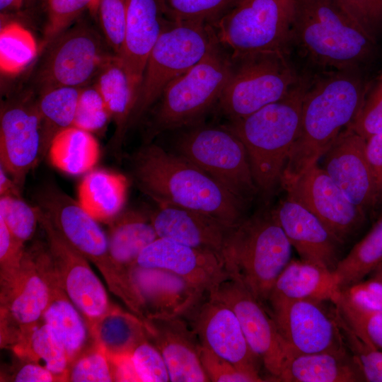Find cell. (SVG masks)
Masks as SVG:
<instances>
[{
	"instance_id": "277c9868",
	"label": "cell",
	"mask_w": 382,
	"mask_h": 382,
	"mask_svg": "<svg viewBox=\"0 0 382 382\" xmlns=\"http://www.w3.org/2000/svg\"><path fill=\"white\" fill-rule=\"evenodd\" d=\"M311 74L283 98L224 125L243 142L258 192L270 199L282 187L284 172L301 127L303 97Z\"/></svg>"
},
{
	"instance_id": "f907efd6",
	"label": "cell",
	"mask_w": 382,
	"mask_h": 382,
	"mask_svg": "<svg viewBox=\"0 0 382 382\" xmlns=\"http://www.w3.org/2000/svg\"><path fill=\"white\" fill-rule=\"evenodd\" d=\"M25 244L17 240L0 219V276L11 275L21 265L25 253Z\"/></svg>"
},
{
	"instance_id": "44dd1931",
	"label": "cell",
	"mask_w": 382,
	"mask_h": 382,
	"mask_svg": "<svg viewBox=\"0 0 382 382\" xmlns=\"http://www.w3.org/2000/svg\"><path fill=\"white\" fill-rule=\"evenodd\" d=\"M136 265L170 271L205 293L228 277L219 255L164 238L150 243L138 257Z\"/></svg>"
},
{
	"instance_id": "d4e9b609",
	"label": "cell",
	"mask_w": 382,
	"mask_h": 382,
	"mask_svg": "<svg viewBox=\"0 0 382 382\" xmlns=\"http://www.w3.org/2000/svg\"><path fill=\"white\" fill-rule=\"evenodd\" d=\"M156 203V209L149 212V215L158 238L208 250L223 259L232 228L197 210L166 202Z\"/></svg>"
},
{
	"instance_id": "f1b7e54d",
	"label": "cell",
	"mask_w": 382,
	"mask_h": 382,
	"mask_svg": "<svg viewBox=\"0 0 382 382\" xmlns=\"http://www.w3.org/2000/svg\"><path fill=\"white\" fill-rule=\"evenodd\" d=\"M277 381H365L359 366L347 349L336 352L299 354L286 361Z\"/></svg>"
},
{
	"instance_id": "30bf717a",
	"label": "cell",
	"mask_w": 382,
	"mask_h": 382,
	"mask_svg": "<svg viewBox=\"0 0 382 382\" xmlns=\"http://www.w3.org/2000/svg\"><path fill=\"white\" fill-rule=\"evenodd\" d=\"M174 149L176 154L203 170L245 204L259 193L246 149L225 125L199 123L188 127L175 138Z\"/></svg>"
},
{
	"instance_id": "5bb4252c",
	"label": "cell",
	"mask_w": 382,
	"mask_h": 382,
	"mask_svg": "<svg viewBox=\"0 0 382 382\" xmlns=\"http://www.w3.org/2000/svg\"><path fill=\"white\" fill-rule=\"evenodd\" d=\"M37 207L39 225L45 233L54 278L91 325L115 306L110 302L89 261L62 238L47 215Z\"/></svg>"
},
{
	"instance_id": "5b68a950",
	"label": "cell",
	"mask_w": 382,
	"mask_h": 382,
	"mask_svg": "<svg viewBox=\"0 0 382 382\" xmlns=\"http://www.w3.org/2000/svg\"><path fill=\"white\" fill-rule=\"evenodd\" d=\"M291 248L274 209L264 208L231 229L223 253L224 267L230 277L265 305L291 261Z\"/></svg>"
},
{
	"instance_id": "9f6ffc18",
	"label": "cell",
	"mask_w": 382,
	"mask_h": 382,
	"mask_svg": "<svg viewBox=\"0 0 382 382\" xmlns=\"http://www.w3.org/2000/svg\"><path fill=\"white\" fill-rule=\"evenodd\" d=\"M21 190L4 168L0 166V197L21 196Z\"/></svg>"
},
{
	"instance_id": "f5cc1de1",
	"label": "cell",
	"mask_w": 382,
	"mask_h": 382,
	"mask_svg": "<svg viewBox=\"0 0 382 382\" xmlns=\"http://www.w3.org/2000/svg\"><path fill=\"white\" fill-rule=\"evenodd\" d=\"M342 291L359 306L382 311V283L380 281L370 277Z\"/></svg>"
},
{
	"instance_id": "8d00e7d4",
	"label": "cell",
	"mask_w": 382,
	"mask_h": 382,
	"mask_svg": "<svg viewBox=\"0 0 382 382\" xmlns=\"http://www.w3.org/2000/svg\"><path fill=\"white\" fill-rule=\"evenodd\" d=\"M382 262V213L369 232L342 257L333 271L345 289L370 275Z\"/></svg>"
},
{
	"instance_id": "816d5d0a",
	"label": "cell",
	"mask_w": 382,
	"mask_h": 382,
	"mask_svg": "<svg viewBox=\"0 0 382 382\" xmlns=\"http://www.w3.org/2000/svg\"><path fill=\"white\" fill-rule=\"evenodd\" d=\"M366 140L382 133V95L374 98H366L354 122L348 127Z\"/></svg>"
},
{
	"instance_id": "4dcf8cb0",
	"label": "cell",
	"mask_w": 382,
	"mask_h": 382,
	"mask_svg": "<svg viewBox=\"0 0 382 382\" xmlns=\"http://www.w3.org/2000/svg\"><path fill=\"white\" fill-rule=\"evenodd\" d=\"M108 225L112 258L119 269L131 278L132 270L141 253L158 238L149 212L122 210Z\"/></svg>"
},
{
	"instance_id": "e575fe53",
	"label": "cell",
	"mask_w": 382,
	"mask_h": 382,
	"mask_svg": "<svg viewBox=\"0 0 382 382\" xmlns=\"http://www.w3.org/2000/svg\"><path fill=\"white\" fill-rule=\"evenodd\" d=\"M81 88L59 86L40 91L36 104L42 120L41 161L54 136L73 126Z\"/></svg>"
},
{
	"instance_id": "3957f363",
	"label": "cell",
	"mask_w": 382,
	"mask_h": 382,
	"mask_svg": "<svg viewBox=\"0 0 382 382\" xmlns=\"http://www.w3.org/2000/svg\"><path fill=\"white\" fill-rule=\"evenodd\" d=\"M375 44L334 0H295L290 54L302 59L308 71L360 70Z\"/></svg>"
},
{
	"instance_id": "603a6c76",
	"label": "cell",
	"mask_w": 382,
	"mask_h": 382,
	"mask_svg": "<svg viewBox=\"0 0 382 382\" xmlns=\"http://www.w3.org/2000/svg\"><path fill=\"white\" fill-rule=\"evenodd\" d=\"M131 278L141 302L142 318L185 316L206 294L163 269L135 265Z\"/></svg>"
},
{
	"instance_id": "ab89813d",
	"label": "cell",
	"mask_w": 382,
	"mask_h": 382,
	"mask_svg": "<svg viewBox=\"0 0 382 382\" xmlns=\"http://www.w3.org/2000/svg\"><path fill=\"white\" fill-rule=\"evenodd\" d=\"M334 304L340 316L359 338L382 350V311L359 306L342 291Z\"/></svg>"
},
{
	"instance_id": "7bdbcfd3",
	"label": "cell",
	"mask_w": 382,
	"mask_h": 382,
	"mask_svg": "<svg viewBox=\"0 0 382 382\" xmlns=\"http://www.w3.org/2000/svg\"><path fill=\"white\" fill-rule=\"evenodd\" d=\"M110 120V113L96 86L81 88L73 126L93 134L103 130Z\"/></svg>"
},
{
	"instance_id": "52a82bcc",
	"label": "cell",
	"mask_w": 382,
	"mask_h": 382,
	"mask_svg": "<svg viewBox=\"0 0 382 382\" xmlns=\"http://www.w3.org/2000/svg\"><path fill=\"white\" fill-rule=\"evenodd\" d=\"M232 69L231 56L218 41L199 62L166 86L155 108L147 143L163 132L200 123L218 103Z\"/></svg>"
},
{
	"instance_id": "f6af8a7d",
	"label": "cell",
	"mask_w": 382,
	"mask_h": 382,
	"mask_svg": "<svg viewBox=\"0 0 382 382\" xmlns=\"http://www.w3.org/2000/svg\"><path fill=\"white\" fill-rule=\"evenodd\" d=\"M337 318L345 342L357 361L365 381L382 382V350L359 338L338 313Z\"/></svg>"
},
{
	"instance_id": "ba28073f",
	"label": "cell",
	"mask_w": 382,
	"mask_h": 382,
	"mask_svg": "<svg viewBox=\"0 0 382 382\" xmlns=\"http://www.w3.org/2000/svg\"><path fill=\"white\" fill-rule=\"evenodd\" d=\"M232 60L231 75L217 103L228 120L245 117L283 98L306 74L285 52L250 53Z\"/></svg>"
},
{
	"instance_id": "bcb514c9",
	"label": "cell",
	"mask_w": 382,
	"mask_h": 382,
	"mask_svg": "<svg viewBox=\"0 0 382 382\" xmlns=\"http://www.w3.org/2000/svg\"><path fill=\"white\" fill-rule=\"evenodd\" d=\"M130 358L139 381H170L165 360L148 337L135 345L130 352Z\"/></svg>"
},
{
	"instance_id": "680465c9",
	"label": "cell",
	"mask_w": 382,
	"mask_h": 382,
	"mask_svg": "<svg viewBox=\"0 0 382 382\" xmlns=\"http://www.w3.org/2000/svg\"><path fill=\"white\" fill-rule=\"evenodd\" d=\"M382 95V74L379 77L378 83L373 91L367 96L369 98H377Z\"/></svg>"
},
{
	"instance_id": "d590c367",
	"label": "cell",
	"mask_w": 382,
	"mask_h": 382,
	"mask_svg": "<svg viewBox=\"0 0 382 382\" xmlns=\"http://www.w3.org/2000/svg\"><path fill=\"white\" fill-rule=\"evenodd\" d=\"M12 349L18 357L35 362L49 370L57 381H66L69 367L67 354L42 320L24 335Z\"/></svg>"
},
{
	"instance_id": "ee69618b",
	"label": "cell",
	"mask_w": 382,
	"mask_h": 382,
	"mask_svg": "<svg viewBox=\"0 0 382 382\" xmlns=\"http://www.w3.org/2000/svg\"><path fill=\"white\" fill-rule=\"evenodd\" d=\"M66 381L72 382L114 381L109 357L96 345L83 353L69 365Z\"/></svg>"
},
{
	"instance_id": "7402d4cb",
	"label": "cell",
	"mask_w": 382,
	"mask_h": 382,
	"mask_svg": "<svg viewBox=\"0 0 382 382\" xmlns=\"http://www.w3.org/2000/svg\"><path fill=\"white\" fill-rule=\"evenodd\" d=\"M149 340L161 352L172 382L209 381L201 363V344L182 316L141 318Z\"/></svg>"
},
{
	"instance_id": "9c48e42d",
	"label": "cell",
	"mask_w": 382,
	"mask_h": 382,
	"mask_svg": "<svg viewBox=\"0 0 382 382\" xmlns=\"http://www.w3.org/2000/svg\"><path fill=\"white\" fill-rule=\"evenodd\" d=\"M218 41L212 25L167 21L148 57L128 129L158 100L172 81L199 62Z\"/></svg>"
},
{
	"instance_id": "db71d44e",
	"label": "cell",
	"mask_w": 382,
	"mask_h": 382,
	"mask_svg": "<svg viewBox=\"0 0 382 382\" xmlns=\"http://www.w3.org/2000/svg\"><path fill=\"white\" fill-rule=\"evenodd\" d=\"M365 154L382 204V133L366 140Z\"/></svg>"
},
{
	"instance_id": "e0dca14e",
	"label": "cell",
	"mask_w": 382,
	"mask_h": 382,
	"mask_svg": "<svg viewBox=\"0 0 382 382\" xmlns=\"http://www.w3.org/2000/svg\"><path fill=\"white\" fill-rule=\"evenodd\" d=\"M209 292L232 308L249 347L267 372L269 381H277L290 356L265 305L241 283L229 276Z\"/></svg>"
},
{
	"instance_id": "6f0895ef",
	"label": "cell",
	"mask_w": 382,
	"mask_h": 382,
	"mask_svg": "<svg viewBox=\"0 0 382 382\" xmlns=\"http://www.w3.org/2000/svg\"><path fill=\"white\" fill-rule=\"evenodd\" d=\"M23 0H0L1 11L18 8L21 6Z\"/></svg>"
},
{
	"instance_id": "6da1fadb",
	"label": "cell",
	"mask_w": 382,
	"mask_h": 382,
	"mask_svg": "<svg viewBox=\"0 0 382 382\" xmlns=\"http://www.w3.org/2000/svg\"><path fill=\"white\" fill-rule=\"evenodd\" d=\"M367 97L360 70L312 73L301 110V127L282 185L318 163L355 120Z\"/></svg>"
},
{
	"instance_id": "8fae6325",
	"label": "cell",
	"mask_w": 382,
	"mask_h": 382,
	"mask_svg": "<svg viewBox=\"0 0 382 382\" xmlns=\"http://www.w3.org/2000/svg\"><path fill=\"white\" fill-rule=\"evenodd\" d=\"M295 0H241L214 26L231 58L281 52L290 54Z\"/></svg>"
},
{
	"instance_id": "b9f144b4",
	"label": "cell",
	"mask_w": 382,
	"mask_h": 382,
	"mask_svg": "<svg viewBox=\"0 0 382 382\" xmlns=\"http://www.w3.org/2000/svg\"><path fill=\"white\" fill-rule=\"evenodd\" d=\"M0 219L25 244L33 237L39 225L38 207L30 205L21 196L0 197Z\"/></svg>"
},
{
	"instance_id": "d6986e66",
	"label": "cell",
	"mask_w": 382,
	"mask_h": 382,
	"mask_svg": "<svg viewBox=\"0 0 382 382\" xmlns=\"http://www.w3.org/2000/svg\"><path fill=\"white\" fill-rule=\"evenodd\" d=\"M42 120L36 100H12L1 109V166L22 190L27 175L41 161Z\"/></svg>"
},
{
	"instance_id": "d6a6232c",
	"label": "cell",
	"mask_w": 382,
	"mask_h": 382,
	"mask_svg": "<svg viewBox=\"0 0 382 382\" xmlns=\"http://www.w3.org/2000/svg\"><path fill=\"white\" fill-rule=\"evenodd\" d=\"M52 165L77 175L91 171L100 158V146L92 133L74 126L59 132L47 155Z\"/></svg>"
},
{
	"instance_id": "8992f818",
	"label": "cell",
	"mask_w": 382,
	"mask_h": 382,
	"mask_svg": "<svg viewBox=\"0 0 382 382\" xmlns=\"http://www.w3.org/2000/svg\"><path fill=\"white\" fill-rule=\"evenodd\" d=\"M37 206L49 217L62 238L89 262L104 277L109 289L135 315L142 308L132 279L114 262L107 234L97 220L54 183L42 186L35 197Z\"/></svg>"
},
{
	"instance_id": "ffe728a7",
	"label": "cell",
	"mask_w": 382,
	"mask_h": 382,
	"mask_svg": "<svg viewBox=\"0 0 382 382\" xmlns=\"http://www.w3.org/2000/svg\"><path fill=\"white\" fill-rule=\"evenodd\" d=\"M365 145L366 139L347 127L323 155L322 168L349 201L368 214L381 202Z\"/></svg>"
},
{
	"instance_id": "1f68e13d",
	"label": "cell",
	"mask_w": 382,
	"mask_h": 382,
	"mask_svg": "<svg viewBox=\"0 0 382 382\" xmlns=\"http://www.w3.org/2000/svg\"><path fill=\"white\" fill-rule=\"evenodd\" d=\"M128 186L121 173L93 170L79 183L77 200L96 220L108 224L123 210Z\"/></svg>"
},
{
	"instance_id": "cb8c5ba5",
	"label": "cell",
	"mask_w": 382,
	"mask_h": 382,
	"mask_svg": "<svg viewBox=\"0 0 382 382\" xmlns=\"http://www.w3.org/2000/svg\"><path fill=\"white\" fill-rule=\"evenodd\" d=\"M274 209L292 248L301 259L334 271L343 244L310 211L288 199Z\"/></svg>"
},
{
	"instance_id": "9a60e30c",
	"label": "cell",
	"mask_w": 382,
	"mask_h": 382,
	"mask_svg": "<svg viewBox=\"0 0 382 382\" xmlns=\"http://www.w3.org/2000/svg\"><path fill=\"white\" fill-rule=\"evenodd\" d=\"M290 199L313 214L343 244L362 228L367 214L354 204L318 163L282 185Z\"/></svg>"
},
{
	"instance_id": "74e56055",
	"label": "cell",
	"mask_w": 382,
	"mask_h": 382,
	"mask_svg": "<svg viewBox=\"0 0 382 382\" xmlns=\"http://www.w3.org/2000/svg\"><path fill=\"white\" fill-rule=\"evenodd\" d=\"M37 45L33 34L16 22L0 30V69L7 75L19 74L35 59Z\"/></svg>"
},
{
	"instance_id": "ac0fdd59",
	"label": "cell",
	"mask_w": 382,
	"mask_h": 382,
	"mask_svg": "<svg viewBox=\"0 0 382 382\" xmlns=\"http://www.w3.org/2000/svg\"><path fill=\"white\" fill-rule=\"evenodd\" d=\"M185 316L202 346L258 382L265 381L260 374L259 359L249 347L236 315L225 302L206 293Z\"/></svg>"
},
{
	"instance_id": "11a10c76",
	"label": "cell",
	"mask_w": 382,
	"mask_h": 382,
	"mask_svg": "<svg viewBox=\"0 0 382 382\" xmlns=\"http://www.w3.org/2000/svg\"><path fill=\"white\" fill-rule=\"evenodd\" d=\"M21 364L13 371L11 381L15 382H51L57 381L49 370L32 361L22 359Z\"/></svg>"
},
{
	"instance_id": "7a4b0ae2",
	"label": "cell",
	"mask_w": 382,
	"mask_h": 382,
	"mask_svg": "<svg viewBox=\"0 0 382 382\" xmlns=\"http://www.w3.org/2000/svg\"><path fill=\"white\" fill-rule=\"evenodd\" d=\"M131 162L138 187L155 202L173 204L205 213L230 228L245 218L247 204L175 153L147 143L133 154Z\"/></svg>"
},
{
	"instance_id": "83f0119b",
	"label": "cell",
	"mask_w": 382,
	"mask_h": 382,
	"mask_svg": "<svg viewBox=\"0 0 382 382\" xmlns=\"http://www.w3.org/2000/svg\"><path fill=\"white\" fill-rule=\"evenodd\" d=\"M93 84L101 95L115 122L116 129L110 151L119 158L139 89L122 59L115 54L104 63Z\"/></svg>"
},
{
	"instance_id": "2e32d148",
	"label": "cell",
	"mask_w": 382,
	"mask_h": 382,
	"mask_svg": "<svg viewBox=\"0 0 382 382\" xmlns=\"http://www.w3.org/2000/svg\"><path fill=\"white\" fill-rule=\"evenodd\" d=\"M325 302L330 301L298 300L271 308V315L290 357L347 349L336 307L330 311Z\"/></svg>"
},
{
	"instance_id": "484cf974",
	"label": "cell",
	"mask_w": 382,
	"mask_h": 382,
	"mask_svg": "<svg viewBox=\"0 0 382 382\" xmlns=\"http://www.w3.org/2000/svg\"><path fill=\"white\" fill-rule=\"evenodd\" d=\"M126 5L125 42L119 57L139 92L148 57L167 21L160 0H126Z\"/></svg>"
},
{
	"instance_id": "4316f807",
	"label": "cell",
	"mask_w": 382,
	"mask_h": 382,
	"mask_svg": "<svg viewBox=\"0 0 382 382\" xmlns=\"http://www.w3.org/2000/svg\"><path fill=\"white\" fill-rule=\"evenodd\" d=\"M341 289L333 271L301 260H291L275 281L267 303L315 300L335 303Z\"/></svg>"
},
{
	"instance_id": "91938a15",
	"label": "cell",
	"mask_w": 382,
	"mask_h": 382,
	"mask_svg": "<svg viewBox=\"0 0 382 382\" xmlns=\"http://www.w3.org/2000/svg\"><path fill=\"white\" fill-rule=\"evenodd\" d=\"M382 283V262L369 275Z\"/></svg>"
},
{
	"instance_id": "f546056e",
	"label": "cell",
	"mask_w": 382,
	"mask_h": 382,
	"mask_svg": "<svg viewBox=\"0 0 382 382\" xmlns=\"http://www.w3.org/2000/svg\"><path fill=\"white\" fill-rule=\"evenodd\" d=\"M50 278L51 298L42 321L64 347L70 365L97 344L85 317L57 284L52 274Z\"/></svg>"
},
{
	"instance_id": "60d3db41",
	"label": "cell",
	"mask_w": 382,
	"mask_h": 382,
	"mask_svg": "<svg viewBox=\"0 0 382 382\" xmlns=\"http://www.w3.org/2000/svg\"><path fill=\"white\" fill-rule=\"evenodd\" d=\"M113 53L122 54L126 30V0H95L89 9Z\"/></svg>"
},
{
	"instance_id": "f35d334b",
	"label": "cell",
	"mask_w": 382,
	"mask_h": 382,
	"mask_svg": "<svg viewBox=\"0 0 382 382\" xmlns=\"http://www.w3.org/2000/svg\"><path fill=\"white\" fill-rule=\"evenodd\" d=\"M169 21L212 25L234 8L241 0H160Z\"/></svg>"
},
{
	"instance_id": "836d02e7",
	"label": "cell",
	"mask_w": 382,
	"mask_h": 382,
	"mask_svg": "<svg viewBox=\"0 0 382 382\" xmlns=\"http://www.w3.org/2000/svg\"><path fill=\"white\" fill-rule=\"evenodd\" d=\"M89 325L96 344L110 357L129 354L147 337L142 319L116 306Z\"/></svg>"
},
{
	"instance_id": "4fadbf2b",
	"label": "cell",
	"mask_w": 382,
	"mask_h": 382,
	"mask_svg": "<svg viewBox=\"0 0 382 382\" xmlns=\"http://www.w3.org/2000/svg\"><path fill=\"white\" fill-rule=\"evenodd\" d=\"M38 74L40 91L59 86L83 88L94 80L104 63L115 54L93 28L77 25L52 42Z\"/></svg>"
},
{
	"instance_id": "7dc6e473",
	"label": "cell",
	"mask_w": 382,
	"mask_h": 382,
	"mask_svg": "<svg viewBox=\"0 0 382 382\" xmlns=\"http://www.w3.org/2000/svg\"><path fill=\"white\" fill-rule=\"evenodd\" d=\"M95 0H47L48 20L45 30L47 42H52L66 30Z\"/></svg>"
},
{
	"instance_id": "c3c4849f",
	"label": "cell",
	"mask_w": 382,
	"mask_h": 382,
	"mask_svg": "<svg viewBox=\"0 0 382 382\" xmlns=\"http://www.w3.org/2000/svg\"><path fill=\"white\" fill-rule=\"evenodd\" d=\"M351 21L374 40L382 28V0H334Z\"/></svg>"
},
{
	"instance_id": "681fc988",
	"label": "cell",
	"mask_w": 382,
	"mask_h": 382,
	"mask_svg": "<svg viewBox=\"0 0 382 382\" xmlns=\"http://www.w3.org/2000/svg\"><path fill=\"white\" fill-rule=\"evenodd\" d=\"M199 357L203 369L213 382H258L253 376L240 371L233 364L201 345Z\"/></svg>"
},
{
	"instance_id": "7c38bea8",
	"label": "cell",
	"mask_w": 382,
	"mask_h": 382,
	"mask_svg": "<svg viewBox=\"0 0 382 382\" xmlns=\"http://www.w3.org/2000/svg\"><path fill=\"white\" fill-rule=\"evenodd\" d=\"M51 298L46 243L25 250L20 267L1 279V345L13 348L42 320Z\"/></svg>"
}]
</instances>
